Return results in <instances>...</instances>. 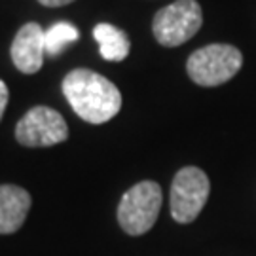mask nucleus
Instances as JSON below:
<instances>
[{
    "instance_id": "1",
    "label": "nucleus",
    "mask_w": 256,
    "mask_h": 256,
    "mask_svg": "<svg viewBox=\"0 0 256 256\" xmlns=\"http://www.w3.org/2000/svg\"><path fill=\"white\" fill-rule=\"evenodd\" d=\"M63 95L72 110L88 124H106L122 108V93L104 78L88 68H76L63 80Z\"/></svg>"
},
{
    "instance_id": "2",
    "label": "nucleus",
    "mask_w": 256,
    "mask_h": 256,
    "mask_svg": "<svg viewBox=\"0 0 256 256\" xmlns=\"http://www.w3.org/2000/svg\"><path fill=\"white\" fill-rule=\"evenodd\" d=\"M243 66V55L230 44H210L194 52L186 63L188 76L202 88H216L232 80Z\"/></svg>"
},
{
    "instance_id": "3",
    "label": "nucleus",
    "mask_w": 256,
    "mask_h": 256,
    "mask_svg": "<svg viewBox=\"0 0 256 256\" xmlns=\"http://www.w3.org/2000/svg\"><path fill=\"white\" fill-rule=\"evenodd\" d=\"M162 188L154 180H142L124 194L118 205V222L129 236H142L158 220L162 209Z\"/></svg>"
},
{
    "instance_id": "4",
    "label": "nucleus",
    "mask_w": 256,
    "mask_h": 256,
    "mask_svg": "<svg viewBox=\"0 0 256 256\" xmlns=\"http://www.w3.org/2000/svg\"><path fill=\"white\" fill-rule=\"evenodd\" d=\"M202 23L203 12L196 0H176L156 14L152 21V32L158 44L174 48L198 34Z\"/></svg>"
},
{
    "instance_id": "5",
    "label": "nucleus",
    "mask_w": 256,
    "mask_h": 256,
    "mask_svg": "<svg viewBox=\"0 0 256 256\" xmlns=\"http://www.w3.org/2000/svg\"><path fill=\"white\" fill-rule=\"evenodd\" d=\"M209 176L200 167H184L171 184V216L178 224H190L200 216L209 200Z\"/></svg>"
},
{
    "instance_id": "6",
    "label": "nucleus",
    "mask_w": 256,
    "mask_h": 256,
    "mask_svg": "<svg viewBox=\"0 0 256 256\" xmlns=\"http://www.w3.org/2000/svg\"><path fill=\"white\" fill-rule=\"evenodd\" d=\"M16 138L19 144L28 148L54 146L68 138L64 118L50 106H34L18 122Z\"/></svg>"
},
{
    "instance_id": "7",
    "label": "nucleus",
    "mask_w": 256,
    "mask_h": 256,
    "mask_svg": "<svg viewBox=\"0 0 256 256\" xmlns=\"http://www.w3.org/2000/svg\"><path fill=\"white\" fill-rule=\"evenodd\" d=\"M12 61L19 72L34 74L44 64L46 54V30H42L38 23H27L18 30L12 44Z\"/></svg>"
},
{
    "instance_id": "8",
    "label": "nucleus",
    "mask_w": 256,
    "mask_h": 256,
    "mask_svg": "<svg viewBox=\"0 0 256 256\" xmlns=\"http://www.w3.org/2000/svg\"><path fill=\"white\" fill-rule=\"evenodd\" d=\"M30 194L16 184L0 186V234L18 232L30 209Z\"/></svg>"
},
{
    "instance_id": "9",
    "label": "nucleus",
    "mask_w": 256,
    "mask_h": 256,
    "mask_svg": "<svg viewBox=\"0 0 256 256\" xmlns=\"http://www.w3.org/2000/svg\"><path fill=\"white\" fill-rule=\"evenodd\" d=\"M93 38L99 44L102 59L106 61H124L129 55L131 42L129 36L122 28L114 27L110 23H99L93 28Z\"/></svg>"
},
{
    "instance_id": "10",
    "label": "nucleus",
    "mask_w": 256,
    "mask_h": 256,
    "mask_svg": "<svg viewBox=\"0 0 256 256\" xmlns=\"http://www.w3.org/2000/svg\"><path fill=\"white\" fill-rule=\"evenodd\" d=\"M78 38H80V32L72 23L59 21L46 30V54L52 55V57H57V55L63 54L70 44H74Z\"/></svg>"
},
{
    "instance_id": "11",
    "label": "nucleus",
    "mask_w": 256,
    "mask_h": 256,
    "mask_svg": "<svg viewBox=\"0 0 256 256\" xmlns=\"http://www.w3.org/2000/svg\"><path fill=\"white\" fill-rule=\"evenodd\" d=\"M8 99H10L8 86L4 84V80H0V120H2L4 110H6V106H8Z\"/></svg>"
},
{
    "instance_id": "12",
    "label": "nucleus",
    "mask_w": 256,
    "mask_h": 256,
    "mask_svg": "<svg viewBox=\"0 0 256 256\" xmlns=\"http://www.w3.org/2000/svg\"><path fill=\"white\" fill-rule=\"evenodd\" d=\"M42 6H48V8H61V6H66L74 0H38Z\"/></svg>"
}]
</instances>
